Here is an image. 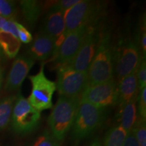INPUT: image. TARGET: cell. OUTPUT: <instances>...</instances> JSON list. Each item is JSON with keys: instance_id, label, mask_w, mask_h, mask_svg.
<instances>
[{"instance_id": "21", "label": "cell", "mask_w": 146, "mask_h": 146, "mask_svg": "<svg viewBox=\"0 0 146 146\" xmlns=\"http://www.w3.org/2000/svg\"><path fill=\"white\" fill-rule=\"evenodd\" d=\"M17 10L15 3L8 0H0V16L7 20L14 21Z\"/></svg>"}, {"instance_id": "25", "label": "cell", "mask_w": 146, "mask_h": 146, "mask_svg": "<svg viewBox=\"0 0 146 146\" xmlns=\"http://www.w3.org/2000/svg\"><path fill=\"white\" fill-rule=\"evenodd\" d=\"M137 78L139 89L145 88L146 86V63L145 60L143 59L139 66L136 71Z\"/></svg>"}, {"instance_id": "2", "label": "cell", "mask_w": 146, "mask_h": 146, "mask_svg": "<svg viewBox=\"0 0 146 146\" xmlns=\"http://www.w3.org/2000/svg\"><path fill=\"white\" fill-rule=\"evenodd\" d=\"M143 59L135 40L121 38L113 50L114 73L118 81L136 72Z\"/></svg>"}, {"instance_id": "28", "label": "cell", "mask_w": 146, "mask_h": 146, "mask_svg": "<svg viewBox=\"0 0 146 146\" xmlns=\"http://www.w3.org/2000/svg\"><path fill=\"white\" fill-rule=\"evenodd\" d=\"M16 27H17L18 29L19 41L24 43H30L33 41V36L31 33L23 25L17 23V22H16Z\"/></svg>"}, {"instance_id": "27", "label": "cell", "mask_w": 146, "mask_h": 146, "mask_svg": "<svg viewBox=\"0 0 146 146\" xmlns=\"http://www.w3.org/2000/svg\"><path fill=\"white\" fill-rule=\"evenodd\" d=\"M81 0H61L58 1L54 3L50 9L61 11L64 13L66 10L70 9L71 7L78 3Z\"/></svg>"}, {"instance_id": "11", "label": "cell", "mask_w": 146, "mask_h": 146, "mask_svg": "<svg viewBox=\"0 0 146 146\" xmlns=\"http://www.w3.org/2000/svg\"><path fill=\"white\" fill-rule=\"evenodd\" d=\"M89 27H84L67 34L64 33V39L53 56L56 64L60 66L72 61L83 43Z\"/></svg>"}, {"instance_id": "8", "label": "cell", "mask_w": 146, "mask_h": 146, "mask_svg": "<svg viewBox=\"0 0 146 146\" xmlns=\"http://www.w3.org/2000/svg\"><path fill=\"white\" fill-rule=\"evenodd\" d=\"M32 84V91L27 99L30 104L41 112L53 107L52 97L56 90V83L48 79L44 74V65L35 75L29 76Z\"/></svg>"}, {"instance_id": "23", "label": "cell", "mask_w": 146, "mask_h": 146, "mask_svg": "<svg viewBox=\"0 0 146 146\" xmlns=\"http://www.w3.org/2000/svg\"><path fill=\"white\" fill-rule=\"evenodd\" d=\"M60 142L48 130H45L36 137L32 146H59Z\"/></svg>"}, {"instance_id": "15", "label": "cell", "mask_w": 146, "mask_h": 146, "mask_svg": "<svg viewBox=\"0 0 146 146\" xmlns=\"http://www.w3.org/2000/svg\"><path fill=\"white\" fill-rule=\"evenodd\" d=\"M64 31V13L61 11L50 9L43 21L41 33L56 41L62 35Z\"/></svg>"}, {"instance_id": "20", "label": "cell", "mask_w": 146, "mask_h": 146, "mask_svg": "<svg viewBox=\"0 0 146 146\" xmlns=\"http://www.w3.org/2000/svg\"><path fill=\"white\" fill-rule=\"evenodd\" d=\"M127 134L120 125L111 128L106 135L104 146H123Z\"/></svg>"}, {"instance_id": "14", "label": "cell", "mask_w": 146, "mask_h": 146, "mask_svg": "<svg viewBox=\"0 0 146 146\" xmlns=\"http://www.w3.org/2000/svg\"><path fill=\"white\" fill-rule=\"evenodd\" d=\"M139 85L136 72L129 74L119 81L117 85L116 105L120 108L129 102L136 100L138 96Z\"/></svg>"}, {"instance_id": "24", "label": "cell", "mask_w": 146, "mask_h": 146, "mask_svg": "<svg viewBox=\"0 0 146 146\" xmlns=\"http://www.w3.org/2000/svg\"><path fill=\"white\" fill-rule=\"evenodd\" d=\"M137 106L139 117L145 120L146 118V87L139 90L137 98Z\"/></svg>"}, {"instance_id": "10", "label": "cell", "mask_w": 146, "mask_h": 146, "mask_svg": "<svg viewBox=\"0 0 146 146\" xmlns=\"http://www.w3.org/2000/svg\"><path fill=\"white\" fill-rule=\"evenodd\" d=\"M96 24L90 25L79 50L70 63L67 64L71 68L81 72H87L96 54L100 32Z\"/></svg>"}, {"instance_id": "13", "label": "cell", "mask_w": 146, "mask_h": 146, "mask_svg": "<svg viewBox=\"0 0 146 146\" xmlns=\"http://www.w3.org/2000/svg\"><path fill=\"white\" fill-rule=\"evenodd\" d=\"M31 43L28 53L34 60L44 61L54 55L55 40L47 35L41 32Z\"/></svg>"}, {"instance_id": "6", "label": "cell", "mask_w": 146, "mask_h": 146, "mask_svg": "<svg viewBox=\"0 0 146 146\" xmlns=\"http://www.w3.org/2000/svg\"><path fill=\"white\" fill-rule=\"evenodd\" d=\"M56 89L60 96L78 98L89 86L87 72H81L71 68L68 64L58 67Z\"/></svg>"}, {"instance_id": "30", "label": "cell", "mask_w": 146, "mask_h": 146, "mask_svg": "<svg viewBox=\"0 0 146 146\" xmlns=\"http://www.w3.org/2000/svg\"><path fill=\"white\" fill-rule=\"evenodd\" d=\"M123 146H139L133 131L127 134Z\"/></svg>"}, {"instance_id": "17", "label": "cell", "mask_w": 146, "mask_h": 146, "mask_svg": "<svg viewBox=\"0 0 146 146\" xmlns=\"http://www.w3.org/2000/svg\"><path fill=\"white\" fill-rule=\"evenodd\" d=\"M25 19L31 25H35L41 13V3L35 0H23L20 2Z\"/></svg>"}, {"instance_id": "4", "label": "cell", "mask_w": 146, "mask_h": 146, "mask_svg": "<svg viewBox=\"0 0 146 146\" xmlns=\"http://www.w3.org/2000/svg\"><path fill=\"white\" fill-rule=\"evenodd\" d=\"M105 118V108H100L87 102L80 101L71 128L72 138L81 140L88 137L100 127Z\"/></svg>"}, {"instance_id": "29", "label": "cell", "mask_w": 146, "mask_h": 146, "mask_svg": "<svg viewBox=\"0 0 146 146\" xmlns=\"http://www.w3.org/2000/svg\"><path fill=\"white\" fill-rule=\"evenodd\" d=\"M0 32L10 34L16 39H18V29L16 27V21H12V20H7L6 22L1 27Z\"/></svg>"}, {"instance_id": "34", "label": "cell", "mask_w": 146, "mask_h": 146, "mask_svg": "<svg viewBox=\"0 0 146 146\" xmlns=\"http://www.w3.org/2000/svg\"><path fill=\"white\" fill-rule=\"evenodd\" d=\"M1 56H2V51H1V49L0 48V60H1Z\"/></svg>"}, {"instance_id": "31", "label": "cell", "mask_w": 146, "mask_h": 146, "mask_svg": "<svg viewBox=\"0 0 146 146\" xmlns=\"http://www.w3.org/2000/svg\"><path fill=\"white\" fill-rule=\"evenodd\" d=\"M3 80V71L2 67L0 66V90H1V86H2Z\"/></svg>"}, {"instance_id": "18", "label": "cell", "mask_w": 146, "mask_h": 146, "mask_svg": "<svg viewBox=\"0 0 146 146\" xmlns=\"http://www.w3.org/2000/svg\"><path fill=\"white\" fill-rule=\"evenodd\" d=\"M21 47V41L10 34L0 32V48L9 58L17 55Z\"/></svg>"}, {"instance_id": "9", "label": "cell", "mask_w": 146, "mask_h": 146, "mask_svg": "<svg viewBox=\"0 0 146 146\" xmlns=\"http://www.w3.org/2000/svg\"><path fill=\"white\" fill-rule=\"evenodd\" d=\"M116 100L117 85L114 79L106 83L89 85L80 96V101L105 109L116 105Z\"/></svg>"}, {"instance_id": "33", "label": "cell", "mask_w": 146, "mask_h": 146, "mask_svg": "<svg viewBox=\"0 0 146 146\" xmlns=\"http://www.w3.org/2000/svg\"><path fill=\"white\" fill-rule=\"evenodd\" d=\"M89 146H102V145L99 141L96 140V141L93 142V143H91Z\"/></svg>"}, {"instance_id": "7", "label": "cell", "mask_w": 146, "mask_h": 146, "mask_svg": "<svg viewBox=\"0 0 146 146\" xmlns=\"http://www.w3.org/2000/svg\"><path fill=\"white\" fill-rule=\"evenodd\" d=\"M41 112L34 108L21 94L16 96L12 110V126L16 133L28 134L39 125Z\"/></svg>"}, {"instance_id": "3", "label": "cell", "mask_w": 146, "mask_h": 146, "mask_svg": "<svg viewBox=\"0 0 146 146\" xmlns=\"http://www.w3.org/2000/svg\"><path fill=\"white\" fill-rule=\"evenodd\" d=\"M80 98L60 96L48 118L51 133L59 142L64 139L72 128Z\"/></svg>"}, {"instance_id": "12", "label": "cell", "mask_w": 146, "mask_h": 146, "mask_svg": "<svg viewBox=\"0 0 146 146\" xmlns=\"http://www.w3.org/2000/svg\"><path fill=\"white\" fill-rule=\"evenodd\" d=\"M34 64L35 60L29 56H18L14 60L9 72L5 86V90L14 91L21 88L27 74Z\"/></svg>"}, {"instance_id": "32", "label": "cell", "mask_w": 146, "mask_h": 146, "mask_svg": "<svg viewBox=\"0 0 146 146\" xmlns=\"http://www.w3.org/2000/svg\"><path fill=\"white\" fill-rule=\"evenodd\" d=\"M6 21L7 19H5V18L2 17V16H0V31H1V27H3V25H4V23L6 22Z\"/></svg>"}, {"instance_id": "1", "label": "cell", "mask_w": 146, "mask_h": 146, "mask_svg": "<svg viewBox=\"0 0 146 146\" xmlns=\"http://www.w3.org/2000/svg\"><path fill=\"white\" fill-rule=\"evenodd\" d=\"M87 74L89 85L106 83L113 79V50L110 35L106 32L100 33L96 54Z\"/></svg>"}, {"instance_id": "16", "label": "cell", "mask_w": 146, "mask_h": 146, "mask_svg": "<svg viewBox=\"0 0 146 146\" xmlns=\"http://www.w3.org/2000/svg\"><path fill=\"white\" fill-rule=\"evenodd\" d=\"M120 126L125 129L127 133L133 130L138 119L139 114L137 106V100L129 102L121 108Z\"/></svg>"}, {"instance_id": "19", "label": "cell", "mask_w": 146, "mask_h": 146, "mask_svg": "<svg viewBox=\"0 0 146 146\" xmlns=\"http://www.w3.org/2000/svg\"><path fill=\"white\" fill-rule=\"evenodd\" d=\"M16 96H10L0 100V130L4 129L10 123Z\"/></svg>"}, {"instance_id": "5", "label": "cell", "mask_w": 146, "mask_h": 146, "mask_svg": "<svg viewBox=\"0 0 146 146\" xmlns=\"http://www.w3.org/2000/svg\"><path fill=\"white\" fill-rule=\"evenodd\" d=\"M102 9L99 1L81 0L64 12V33L96 24Z\"/></svg>"}, {"instance_id": "26", "label": "cell", "mask_w": 146, "mask_h": 146, "mask_svg": "<svg viewBox=\"0 0 146 146\" xmlns=\"http://www.w3.org/2000/svg\"><path fill=\"white\" fill-rule=\"evenodd\" d=\"M139 48L141 53L144 59L146 56V29L145 23L142 25L138 34V39L135 40Z\"/></svg>"}, {"instance_id": "22", "label": "cell", "mask_w": 146, "mask_h": 146, "mask_svg": "<svg viewBox=\"0 0 146 146\" xmlns=\"http://www.w3.org/2000/svg\"><path fill=\"white\" fill-rule=\"evenodd\" d=\"M132 131L139 146H146L145 120L139 116Z\"/></svg>"}]
</instances>
